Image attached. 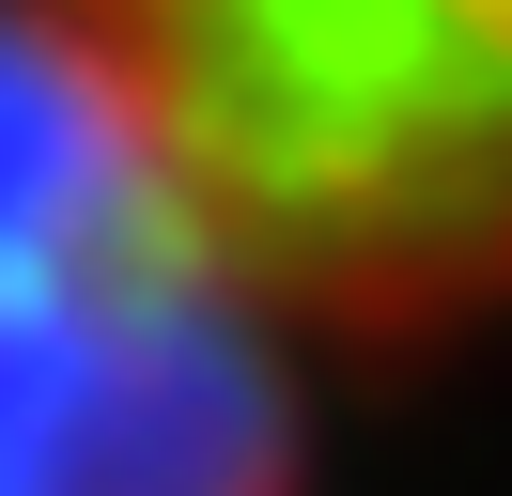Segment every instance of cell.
I'll return each instance as SVG.
<instances>
[{
    "label": "cell",
    "instance_id": "obj_1",
    "mask_svg": "<svg viewBox=\"0 0 512 496\" xmlns=\"http://www.w3.org/2000/svg\"><path fill=\"white\" fill-rule=\"evenodd\" d=\"M280 326L512 310V0H63Z\"/></svg>",
    "mask_w": 512,
    "mask_h": 496
},
{
    "label": "cell",
    "instance_id": "obj_2",
    "mask_svg": "<svg viewBox=\"0 0 512 496\" xmlns=\"http://www.w3.org/2000/svg\"><path fill=\"white\" fill-rule=\"evenodd\" d=\"M0 496H295L280 310L63 0H0Z\"/></svg>",
    "mask_w": 512,
    "mask_h": 496
}]
</instances>
